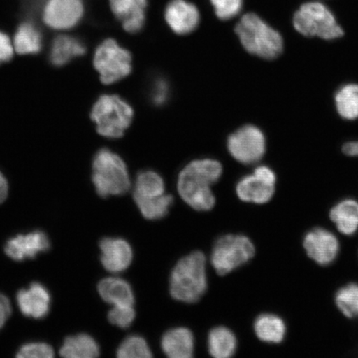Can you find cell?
Returning <instances> with one entry per match:
<instances>
[{
  "label": "cell",
  "instance_id": "1",
  "mask_svg": "<svg viewBox=\"0 0 358 358\" xmlns=\"http://www.w3.org/2000/svg\"><path fill=\"white\" fill-rule=\"evenodd\" d=\"M222 174V166L217 160L192 161L179 173L178 194L196 211H210L216 203L211 187L220 179Z\"/></svg>",
  "mask_w": 358,
  "mask_h": 358
},
{
  "label": "cell",
  "instance_id": "2",
  "mask_svg": "<svg viewBox=\"0 0 358 358\" xmlns=\"http://www.w3.org/2000/svg\"><path fill=\"white\" fill-rule=\"evenodd\" d=\"M208 288L206 257L201 252H192L179 259L170 276L169 291L178 301L198 302Z\"/></svg>",
  "mask_w": 358,
  "mask_h": 358
},
{
  "label": "cell",
  "instance_id": "3",
  "mask_svg": "<svg viewBox=\"0 0 358 358\" xmlns=\"http://www.w3.org/2000/svg\"><path fill=\"white\" fill-rule=\"evenodd\" d=\"M235 30L241 44L250 55L273 60L283 52L284 40L280 34L256 13H246Z\"/></svg>",
  "mask_w": 358,
  "mask_h": 358
},
{
  "label": "cell",
  "instance_id": "4",
  "mask_svg": "<svg viewBox=\"0 0 358 358\" xmlns=\"http://www.w3.org/2000/svg\"><path fill=\"white\" fill-rule=\"evenodd\" d=\"M92 182L102 198L123 195L131 187L127 164L118 155L107 149L98 151L94 157Z\"/></svg>",
  "mask_w": 358,
  "mask_h": 358
},
{
  "label": "cell",
  "instance_id": "5",
  "mask_svg": "<svg viewBox=\"0 0 358 358\" xmlns=\"http://www.w3.org/2000/svg\"><path fill=\"white\" fill-rule=\"evenodd\" d=\"M295 30L304 37L334 40L343 37V30L324 3L307 2L299 7L293 17Z\"/></svg>",
  "mask_w": 358,
  "mask_h": 358
},
{
  "label": "cell",
  "instance_id": "6",
  "mask_svg": "<svg viewBox=\"0 0 358 358\" xmlns=\"http://www.w3.org/2000/svg\"><path fill=\"white\" fill-rule=\"evenodd\" d=\"M132 107L118 96L103 95L94 105L91 117L97 132L109 138L123 136L133 120Z\"/></svg>",
  "mask_w": 358,
  "mask_h": 358
},
{
  "label": "cell",
  "instance_id": "7",
  "mask_svg": "<svg viewBox=\"0 0 358 358\" xmlns=\"http://www.w3.org/2000/svg\"><path fill=\"white\" fill-rule=\"evenodd\" d=\"M256 249L248 237L226 235L215 243L211 262L219 275H226L253 258Z\"/></svg>",
  "mask_w": 358,
  "mask_h": 358
},
{
  "label": "cell",
  "instance_id": "8",
  "mask_svg": "<svg viewBox=\"0 0 358 358\" xmlns=\"http://www.w3.org/2000/svg\"><path fill=\"white\" fill-rule=\"evenodd\" d=\"M94 66L100 74L101 82L113 84L127 78L132 70L131 53L120 46L114 39H106L96 48Z\"/></svg>",
  "mask_w": 358,
  "mask_h": 358
},
{
  "label": "cell",
  "instance_id": "9",
  "mask_svg": "<svg viewBox=\"0 0 358 358\" xmlns=\"http://www.w3.org/2000/svg\"><path fill=\"white\" fill-rule=\"evenodd\" d=\"M228 150L235 159L243 164L258 163L266 153V138L259 128L245 125L227 141Z\"/></svg>",
  "mask_w": 358,
  "mask_h": 358
},
{
  "label": "cell",
  "instance_id": "10",
  "mask_svg": "<svg viewBox=\"0 0 358 358\" xmlns=\"http://www.w3.org/2000/svg\"><path fill=\"white\" fill-rule=\"evenodd\" d=\"M275 173L271 168L259 166L237 183L236 194L245 203L265 204L275 194Z\"/></svg>",
  "mask_w": 358,
  "mask_h": 358
},
{
  "label": "cell",
  "instance_id": "11",
  "mask_svg": "<svg viewBox=\"0 0 358 358\" xmlns=\"http://www.w3.org/2000/svg\"><path fill=\"white\" fill-rule=\"evenodd\" d=\"M83 13V0H47L43 19L49 28L66 30L77 25Z\"/></svg>",
  "mask_w": 358,
  "mask_h": 358
},
{
  "label": "cell",
  "instance_id": "12",
  "mask_svg": "<svg viewBox=\"0 0 358 358\" xmlns=\"http://www.w3.org/2000/svg\"><path fill=\"white\" fill-rule=\"evenodd\" d=\"M303 248L308 256L320 266L330 265L339 252L337 237L323 228H315L308 232L304 237Z\"/></svg>",
  "mask_w": 358,
  "mask_h": 358
},
{
  "label": "cell",
  "instance_id": "13",
  "mask_svg": "<svg viewBox=\"0 0 358 358\" xmlns=\"http://www.w3.org/2000/svg\"><path fill=\"white\" fill-rule=\"evenodd\" d=\"M50 246L47 234L42 231H35L25 235H17L8 240L4 246V252L15 261L22 262L48 252Z\"/></svg>",
  "mask_w": 358,
  "mask_h": 358
},
{
  "label": "cell",
  "instance_id": "14",
  "mask_svg": "<svg viewBox=\"0 0 358 358\" xmlns=\"http://www.w3.org/2000/svg\"><path fill=\"white\" fill-rule=\"evenodd\" d=\"M101 262L106 271L120 273L127 271L133 261V250L127 241L106 237L100 243Z\"/></svg>",
  "mask_w": 358,
  "mask_h": 358
},
{
  "label": "cell",
  "instance_id": "15",
  "mask_svg": "<svg viewBox=\"0 0 358 358\" xmlns=\"http://www.w3.org/2000/svg\"><path fill=\"white\" fill-rule=\"evenodd\" d=\"M165 20L174 33L186 35L199 26L200 15L194 4L186 0H172L165 10Z\"/></svg>",
  "mask_w": 358,
  "mask_h": 358
},
{
  "label": "cell",
  "instance_id": "16",
  "mask_svg": "<svg viewBox=\"0 0 358 358\" xmlns=\"http://www.w3.org/2000/svg\"><path fill=\"white\" fill-rule=\"evenodd\" d=\"M17 303L22 315L35 320L46 317L50 310L51 296L45 286L33 283L17 294Z\"/></svg>",
  "mask_w": 358,
  "mask_h": 358
},
{
  "label": "cell",
  "instance_id": "17",
  "mask_svg": "<svg viewBox=\"0 0 358 358\" xmlns=\"http://www.w3.org/2000/svg\"><path fill=\"white\" fill-rule=\"evenodd\" d=\"M115 16L129 34L140 32L145 25L147 0H110Z\"/></svg>",
  "mask_w": 358,
  "mask_h": 358
},
{
  "label": "cell",
  "instance_id": "18",
  "mask_svg": "<svg viewBox=\"0 0 358 358\" xmlns=\"http://www.w3.org/2000/svg\"><path fill=\"white\" fill-rule=\"evenodd\" d=\"M161 348L170 358H190L194 351V334L183 327L168 330L161 339Z\"/></svg>",
  "mask_w": 358,
  "mask_h": 358
},
{
  "label": "cell",
  "instance_id": "19",
  "mask_svg": "<svg viewBox=\"0 0 358 358\" xmlns=\"http://www.w3.org/2000/svg\"><path fill=\"white\" fill-rule=\"evenodd\" d=\"M97 289L103 301L111 306H134V291L127 280L109 277L101 280Z\"/></svg>",
  "mask_w": 358,
  "mask_h": 358
},
{
  "label": "cell",
  "instance_id": "20",
  "mask_svg": "<svg viewBox=\"0 0 358 358\" xmlns=\"http://www.w3.org/2000/svg\"><path fill=\"white\" fill-rule=\"evenodd\" d=\"M85 52L86 47L80 40L71 36L60 35L53 41L49 57L52 65L62 66Z\"/></svg>",
  "mask_w": 358,
  "mask_h": 358
},
{
  "label": "cell",
  "instance_id": "21",
  "mask_svg": "<svg viewBox=\"0 0 358 358\" xmlns=\"http://www.w3.org/2000/svg\"><path fill=\"white\" fill-rule=\"evenodd\" d=\"M330 218L343 235L352 236L358 230V201L346 199L331 210Z\"/></svg>",
  "mask_w": 358,
  "mask_h": 358
},
{
  "label": "cell",
  "instance_id": "22",
  "mask_svg": "<svg viewBox=\"0 0 358 358\" xmlns=\"http://www.w3.org/2000/svg\"><path fill=\"white\" fill-rule=\"evenodd\" d=\"M60 355L66 358H96L100 355V347L92 336L80 334L65 339Z\"/></svg>",
  "mask_w": 358,
  "mask_h": 358
},
{
  "label": "cell",
  "instance_id": "23",
  "mask_svg": "<svg viewBox=\"0 0 358 358\" xmlns=\"http://www.w3.org/2000/svg\"><path fill=\"white\" fill-rule=\"evenodd\" d=\"M208 352L215 358H229L234 355L237 340L234 332L219 326L210 331L208 338Z\"/></svg>",
  "mask_w": 358,
  "mask_h": 358
},
{
  "label": "cell",
  "instance_id": "24",
  "mask_svg": "<svg viewBox=\"0 0 358 358\" xmlns=\"http://www.w3.org/2000/svg\"><path fill=\"white\" fill-rule=\"evenodd\" d=\"M257 338L268 343H280L286 334V326L281 317L271 313L259 315L254 323Z\"/></svg>",
  "mask_w": 358,
  "mask_h": 358
},
{
  "label": "cell",
  "instance_id": "25",
  "mask_svg": "<svg viewBox=\"0 0 358 358\" xmlns=\"http://www.w3.org/2000/svg\"><path fill=\"white\" fill-rule=\"evenodd\" d=\"M164 194V182L159 174L149 170L138 174L134 187V200L154 199Z\"/></svg>",
  "mask_w": 358,
  "mask_h": 358
},
{
  "label": "cell",
  "instance_id": "26",
  "mask_svg": "<svg viewBox=\"0 0 358 358\" xmlns=\"http://www.w3.org/2000/svg\"><path fill=\"white\" fill-rule=\"evenodd\" d=\"M41 34L31 22H24L17 29L13 39V48L20 55H36L41 51Z\"/></svg>",
  "mask_w": 358,
  "mask_h": 358
},
{
  "label": "cell",
  "instance_id": "27",
  "mask_svg": "<svg viewBox=\"0 0 358 358\" xmlns=\"http://www.w3.org/2000/svg\"><path fill=\"white\" fill-rule=\"evenodd\" d=\"M335 106L342 118L348 120L358 119V85L347 84L336 92Z\"/></svg>",
  "mask_w": 358,
  "mask_h": 358
},
{
  "label": "cell",
  "instance_id": "28",
  "mask_svg": "<svg viewBox=\"0 0 358 358\" xmlns=\"http://www.w3.org/2000/svg\"><path fill=\"white\" fill-rule=\"evenodd\" d=\"M173 201V196L166 194L154 199L134 200L142 216L147 220L151 221L159 220V219L166 217Z\"/></svg>",
  "mask_w": 358,
  "mask_h": 358
},
{
  "label": "cell",
  "instance_id": "29",
  "mask_svg": "<svg viewBox=\"0 0 358 358\" xmlns=\"http://www.w3.org/2000/svg\"><path fill=\"white\" fill-rule=\"evenodd\" d=\"M119 358H150L152 355L149 344L138 335L129 336L120 343L116 352Z\"/></svg>",
  "mask_w": 358,
  "mask_h": 358
},
{
  "label": "cell",
  "instance_id": "30",
  "mask_svg": "<svg viewBox=\"0 0 358 358\" xmlns=\"http://www.w3.org/2000/svg\"><path fill=\"white\" fill-rule=\"evenodd\" d=\"M339 310L350 319L358 317V285L349 284L340 289L335 296Z\"/></svg>",
  "mask_w": 358,
  "mask_h": 358
},
{
  "label": "cell",
  "instance_id": "31",
  "mask_svg": "<svg viewBox=\"0 0 358 358\" xmlns=\"http://www.w3.org/2000/svg\"><path fill=\"white\" fill-rule=\"evenodd\" d=\"M136 310L134 306H113L108 313V320L111 324L120 329H128L136 319Z\"/></svg>",
  "mask_w": 358,
  "mask_h": 358
},
{
  "label": "cell",
  "instance_id": "32",
  "mask_svg": "<svg viewBox=\"0 0 358 358\" xmlns=\"http://www.w3.org/2000/svg\"><path fill=\"white\" fill-rule=\"evenodd\" d=\"M219 19L229 20L243 8V0H210Z\"/></svg>",
  "mask_w": 358,
  "mask_h": 358
},
{
  "label": "cell",
  "instance_id": "33",
  "mask_svg": "<svg viewBox=\"0 0 358 358\" xmlns=\"http://www.w3.org/2000/svg\"><path fill=\"white\" fill-rule=\"evenodd\" d=\"M53 356L52 348L45 343H27L17 353V357L20 358H52Z\"/></svg>",
  "mask_w": 358,
  "mask_h": 358
},
{
  "label": "cell",
  "instance_id": "34",
  "mask_svg": "<svg viewBox=\"0 0 358 358\" xmlns=\"http://www.w3.org/2000/svg\"><path fill=\"white\" fill-rule=\"evenodd\" d=\"M169 87L166 80L158 79L152 88L151 98L156 106H163L169 99Z\"/></svg>",
  "mask_w": 358,
  "mask_h": 358
},
{
  "label": "cell",
  "instance_id": "35",
  "mask_svg": "<svg viewBox=\"0 0 358 358\" xmlns=\"http://www.w3.org/2000/svg\"><path fill=\"white\" fill-rule=\"evenodd\" d=\"M13 56V46L10 38L6 34L0 31V64L12 59Z\"/></svg>",
  "mask_w": 358,
  "mask_h": 358
},
{
  "label": "cell",
  "instance_id": "36",
  "mask_svg": "<svg viewBox=\"0 0 358 358\" xmlns=\"http://www.w3.org/2000/svg\"><path fill=\"white\" fill-rule=\"evenodd\" d=\"M12 312L11 303L6 295L0 294V329L6 324Z\"/></svg>",
  "mask_w": 358,
  "mask_h": 358
},
{
  "label": "cell",
  "instance_id": "37",
  "mask_svg": "<svg viewBox=\"0 0 358 358\" xmlns=\"http://www.w3.org/2000/svg\"><path fill=\"white\" fill-rule=\"evenodd\" d=\"M8 194V181L3 174L0 172V204L6 200Z\"/></svg>",
  "mask_w": 358,
  "mask_h": 358
},
{
  "label": "cell",
  "instance_id": "38",
  "mask_svg": "<svg viewBox=\"0 0 358 358\" xmlns=\"http://www.w3.org/2000/svg\"><path fill=\"white\" fill-rule=\"evenodd\" d=\"M343 152L348 156L358 157V141L346 143L343 147Z\"/></svg>",
  "mask_w": 358,
  "mask_h": 358
}]
</instances>
